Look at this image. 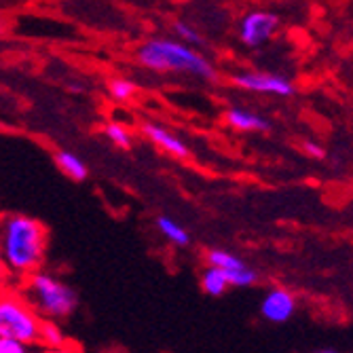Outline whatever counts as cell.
Instances as JSON below:
<instances>
[{"instance_id": "22", "label": "cell", "mask_w": 353, "mask_h": 353, "mask_svg": "<svg viewBox=\"0 0 353 353\" xmlns=\"http://www.w3.org/2000/svg\"><path fill=\"white\" fill-rule=\"evenodd\" d=\"M311 353H339L336 349H317V351H311Z\"/></svg>"}, {"instance_id": "7", "label": "cell", "mask_w": 353, "mask_h": 353, "mask_svg": "<svg viewBox=\"0 0 353 353\" xmlns=\"http://www.w3.org/2000/svg\"><path fill=\"white\" fill-rule=\"evenodd\" d=\"M205 263H208V267L220 269L224 275H227L231 281V288H250L259 281V273L254 271V267H250L243 259H239L237 254H231L227 250H220V248L208 250Z\"/></svg>"}, {"instance_id": "4", "label": "cell", "mask_w": 353, "mask_h": 353, "mask_svg": "<svg viewBox=\"0 0 353 353\" xmlns=\"http://www.w3.org/2000/svg\"><path fill=\"white\" fill-rule=\"evenodd\" d=\"M41 326L43 317L28 303L19 285H11L0 294V339L34 347L41 343Z\"/></svg>"}, {"instance_id": "19", "label": "cell", "mask_w": 353, "mask_h": 353, "mask_svg": "<svg viewBox=\"0 0 353 353\" xmlns=\"http://www.w3.org/2000/svg\"><path fill=\"white\" fill-rule=\"evenodd\" d=\"M0 353H30L26 345L9 341V339H0Z\"/></svg>"}, {"instance_id": "20", "label": "cell", "mask_w": 353, "mask_h": 353, "mask_svg": "<svg viewBox=\"0 0 353 353\" xmlns=\"http://www.w3.org/2000/svg\"><path fill=\"white\" fill-rule=\"evenodd\" d=\"M13 285V279H11V275L7 273V269L0 265V294H3L7 288H11Z\"/></svg>"}, {"instance_id": "16", "label": "cell", "mask_w": 353, "mask_h": 353, "mask_svg": "<svg viewBox=\"0 0 353 353\" xmlns=\"http://www.w3.org/2000/svg\"><path fill=\"white\" fill-rule=\"evenodd\" d=\"M104 136L117 146V148H123V150H130L132 148V142H134V138H132V132L127 130V127L123 125V123H119V121H110V123H106L104 125Z\"/></svg>"}, {"instance_id": "18", "label": "cell", "mask_w": 353, "mask_h": 353, "mask_svg": "<svg viewBox=\"0 0 353 353\" xmlns=\"http://www.w3.org/2000/svg\"><path fill=\"white\" fill-rule=\"evenodd\" d=\"M303 150H305V154H309L311 159H324V157H326L324 146L319 144V142H313V140H305V142H303Z\"/></svg>"}, {"instance_id": "12", "label": "cell", "mask_w": 353, "mask_h": 353, "mask_svg": "<svg viewBox=\"0 0 353 353\" xmlns=\"http://www.w3.org/2000/svg\"><path fill=\"white\" fill-rule=\"evenodd\" d=\"M229 288H231V281L220 269H214V267L203 269V273H201V290L208 296H222L224 292L229 290Z\"/></svg>"}, {"instance_id": "11", "label": "cell", "mask_w": 353, "mask_h": 353, "mask_svg": "<svg viewBox=\"0 0 353 353\" xmlns=\"http://www.w3.org/2000/svg\"><path fill=\"white\" fill-rule=\"evenodd\" d=\"M55 165L63 176L74 180V182H83L87 178V174H89L83 159L77 157L74 152H68V150H57L55 152Z\"/></svg>"}, {"instance_id": "6", "label": "cell", "mask_w": 353, "mask_h": 353, "mask_svg": "<svg viewBox=\"0 0 353 353\" xmlns=\"http://www.w3.org/2000/svg\"><path fill=\"white\" fill-rule=\"evenodd\" d=\"M277 30H279V17L275 13L265 9H252L239 19L237 37L245 47L259 49L275 37Z\"/></svg>"}, {"instance_id": "21", "label": "cell", "mask_w": 353, "mask_h": 353, "mask_svg": "<svg viewBox=\"0 0 353 353\" xmlns=\"http://www.w3.org/2000/svg\"><path fill=\"white\" fill-rule=\"evenodd\" d=\"M43 353H81V349L68 345V347H63V349H43Z\"/></svg>"}, {"instance_id": "9", "label": "cell", "mask_w": 353, "mask_h": 353, "mask_svg": "<svg viewBox=\"0 0 353 353\" xmlns=\"http://www.w3.org/2000/svg\"><path fill=\"white\" fill-rule=\"evenodd\" d=\"M140 132L146 140H150L159 150H163L172 157H178V159H186L190 154L186 142L182 138H178L174 132H170L165 125H159V123H144L140 127Z\"/></svg>"}, {"instance_id": "2", "label": "cell", "mask_w": 353, "mask_h": 353, "mask_svg": "<svg viewBox=\"0 0 353 353\" xmlns=\"http://www.w3.org/2000/svg\"><path fill=\"white\" fill-rule=\"evenodd\" d=\"M136 59L140 61V66L152 72L186 74L203 81H214L218 77L214 63L203 53L170 37H157L144 41L136 49Z\"/></svg>"}, {"instance_id": "1", "label": "cell", "mask_w": 353, "mask_h": 353, "mask_svg": "<svg viewBox=\"0 0 353 353\" xmlns=\"http://www.w3.org/2000/svg\"><path fill=\"white\" fill-rule=\"evenodd\" d=\"M49 233L45 224L26 214L0 216V250L3 267L11 275L13 283H21L30 275L41 271L47 256Z\"/></svg>"}, {"instance_id": "23", "label": "cell", "mask_w": 353, "mask_h": 353, "mask_svg": "<svg viewBox=\"0 0 353 353\" xmlns=\"http://www.w3.org/2000/svg\"><path fill=\"white\" fill-rule=\"evenodd\" d=\"M5 30V19H3V15H0V32Z\"/></svg>"}, {"instance_id": "5", "label": "cell", "mask_w": 353, "mask_h": 353, "mask_svg": "<svg viewBox=\"0 0 353 353\" xmlns=\"http://www.w3.org/2000/svg\"><path fill=\"white\" fill-rule=\"evenodd\" d=\"M233 85L261 95H275V98H290L294 95V83L277 72H263V70H241L231 77Z\"/></svg>"}, {"instance_id": "3", "label": "cell", "mask_w": 353, "mask_h": 353, "mask_svg": "<svg viewBox=\"0 0 353 353\" xmlns=\"http://www.w3.org/2000/svg\"><path fill=\"white\" fill-rule=\"evenodd\" d=\"M19 290L34 311L49 322H61L79 309V294L74 288L43 269L23 279Z\"/></svg>"}, {"instance_id": "13", "label": "cell", "mask_w": 353, "mask_h": 353, "mask_svg": "<svg viewBox=\"0 0 353 353\" xmlns=\"http://www.w3.org/2000/svg\"><path fill=\"white\" fill-rule=\"evenodd\" d=\"M43 349H63L68 347L70 341L63 332V328L59 326V322H49V319H43V326H41V343Z\"/></svg>"}, {"instance_id": "17", "label": "cell", "mask_w": 353, "mask_h": 353, "mask_svg": "<svg viewBox=\"0 0 353 353\" xmlns=\"http://www.w3.org/2000/svg\"><path fill=\"white\" fill-rule=\"evenodd\" d=\"M138 91V85L125 77H117L108 83V93L114 102H130Z\"/></svg>"}, {"instance_id": "10", "label": "cell", "mask_w": 353, "mask_h": 353, "mask_svg": "<svg viewBox=\"0 0 353 353\" xmlns=\"http://www.w3.org/2000/svg\"><path fill=\"white\" fill-rule=\"evenodd\" d=\"M224 121L235 132H241V134H265L271 130V123L250 108H241V106H231L224 112Z\"/></svg>"}, {"instance_id": "14", "label": "cell", "mask_w": 353, "mask_h": 353, "mask_svg": "<svg viewBox=\"0 0 353 353\" xmlns=\"http://www.w3.org/2000/svg\"><path fill=\"white\" fill-rule=\"evenodd\" d=\"M157 229H159V233H161L168 241H172L174 245H188L190 243L188 231L182 227V224H178L174 218H170V216H159L157 218Z\"/></svg>"}, {"instance_id": "15", "label": "cell", "mask_w": 353, "mask_h": 353, "mask_svg": "<svg viewBox=\"0 0 353 353\" xmlns=\"http://www.w3.org/2000/svg\"><path fill=\"white\" fill-rule=\"evenodd\" d=\"M172 30H174V34H176V41H180V43H184L186 47H203L205 45V39H203V34H201V30H197L192 23H188V21H184V19H176L174 23H172Z\"/></svg>"}, {"instance_id": "8", "label": "cell", "mask_w": 353, "mask_h": 353, "mask_svg": "<svg viewBox=\"0 0 353 353\" xmlns=\"http://www.w3.org/2000/svg\"><path fill=\"white\" fill-rule=\"evenodd\" d=\"M296 313V296L285 288H271L261 301V315L271 324L290 322Z\"/></svg>"}, {"instance_id": "24", "label": "cell", "mask_w": 353, "mask_h": 353, "mask_svg": "<svg viewBox=\"0 0 353 353\" xmlns=\"http://www.w3.org/2000/svg\"><path fill=\"white\" fill-rule=\"evenodd\" d=\"M0 265H3V250H0Z\"/></svg>"}]
</instances>
